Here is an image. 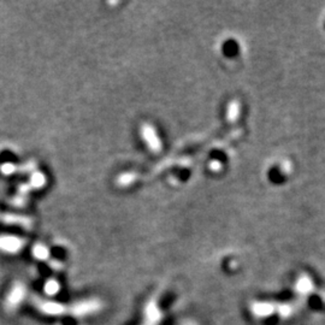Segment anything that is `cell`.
Returning <instances> with one entry per match:
<instances>
[{
	"instance_id": "6da1fadb",
	"label": "cell",
	"mask_w": 325,
	"mask_h": 325,
	"mask_svg": "<svg viewBox=\"0 0 325 325\" xmlns=\"http://www.w3.org/2000/svg\"><path fill=\"white\" fill-rule=\"evenodd\" d=\"M141 135H142V139L145 140V142L147 143L148 148L152 152L158 153V152L162 151V141L159 139L156 129L151 124H143L142 128H141Z\"/></svg>"
},
{
	"instance_id": "3957f363",
	"label": "cell",
	"mask_w": 325,
	"mask_h": 325,
	"mask_svg": "<svg viewBox=\"0 0 325 325\" xmlns=\"http://www.w3.org/2000/svg\"><path fill=\"white\" fill-rule=\"evenodd\" d=\"M35 254L39 256L40 258H43V257L47 256V249L43 248V247H36L35 248Z\"/></svg>"
},
{
	"instance_id": "7a4b0ae2",
	"label": "cell",
	"mask_w": 325,
	"mask_h": 325,
	"mask_svg": "<svg viewBox=\"0 0 325 325\" xmlns=\"http://www.w3.org/2000/svg\"><path fill=\"white\" fill-rule=\"evenodd\" d=\"M237 116V105L235 102H231L228 107V119L229 121H234Z\"/></svg>"
},
{
	"instance_id": "277c9868",
	"label": "cell",
	"mask_w": 325,
	"mask_h": 325,
	"mask_svg": "<svg viewBox=\"0 0 325 325\" xmlns=\"http://www.w3.org/2000/svg\"><path fill=\"white\" fill-rule=\"evenodd\" d=\"M219 167H221V164H219V162L212 161L210 162V169L211 170H218Z\"/></svg>"
}]
</instances>
